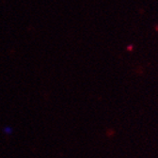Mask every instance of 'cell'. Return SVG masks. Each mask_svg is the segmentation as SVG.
Segmentation results:
<instances>
[{
  "label": "cell",
  "mask_w": 158,
  "mask_h": 158,
  "mask_svg": "<svg viewBox=\"0 0 158 158\" xmlns=\"http://www.w3.org/2000/svg\"><path fill=\"white\" fill-rule=\"evenodd\" d=\"M4 132H5L6 134H8V135H10V134L12 133V130H11V128H10V127H5V128H4Z\"/></svg>",
  "instance_id": "obj_1"
}]
</instances>
